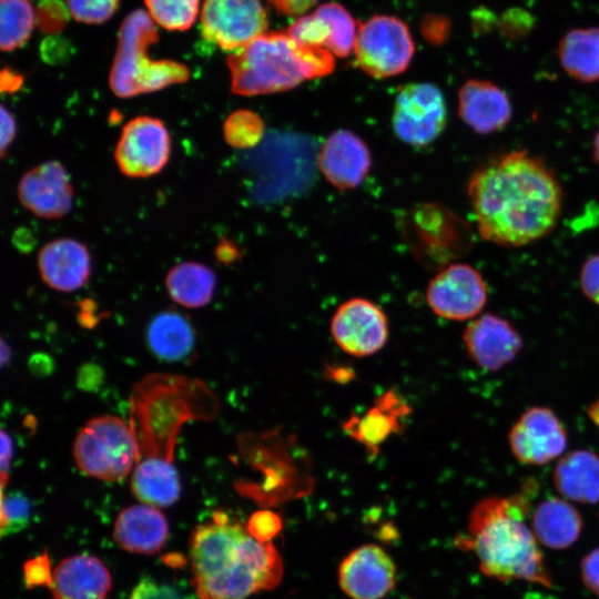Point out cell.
<instances>
[{
    "label": "cell",
    "instance_id": "cell-1",
    "mask_svg": "<svg viewBox=\"0 0 599 599\" xmlns=\"http://www.w3.org/2000/svg\"><path fill=\"white\" fill-rule=\"evenodd\" d=\"M467 192L480 236L502 246H521L546 236L562 207L555 173L526 151L509 152L477 169Z\"/></svg>",
    "mask_w": 599,
    "mask_h": 599
},
{
    "label": "cell",
    "instance_id": "cell-2",
    "mask_svg": "<svg viewBox=\"0 0 599 599\" xmlns=\"http://www.w3.org/2000/svg\"><path fill=\"white\" fill-rule=\"evenodd\" d=\"M190 560L199 599H247L274 589L284 572L273 542L257 540L223 511L195 528Z\"/></svg>",
    "mask_w": 599,
    "mask_h": 599
},
{
    "label": "cell",
    "instance_id": "cell-3",
    "mask_svg": "<svg viewBox=\"0 0 599 599\" xmlns=\"http://www.w3.org/2000/svg\"><path fill=\"white\" fill-rule=\"evenodd\" d=\"M530 510L524 493L508 497L489 496L470 511L468 534L458 546L475 552L480 571L499 581L521 579L551 588L538 541L525 518Z\"/></svg>",
    "mask_w": 599,
    "mask_h": 599
},
{
    "label": "cell",
    "instance_id": "cell-4",
    "mask_svg": "<svg viewBox=\"0 0 599 599\" xmlns=\"http://www.w3.org/2000/svg\"><path fill=\"white\" fill-rule=\"evenodd\" d=\"M216 412V398L201 380L167 374L145 376L134 385L130 397L136 461H173L182 425L192 419H212Z\"/></svg>",
    "mask_w": 599,
    "mask_h": 599
},
{
    "label": "cell",
    "instance_id": "cell-5",
    "mask_svg": "<svg viewBox=\"0 0 599 599\" xmlns=\"http://www.w3.org/2000/svg\"><path fill=\"white\" fill-rule=\"evenodd\" d=\"M226 64L232 92L253 97L325 77L334 70L335 60L326 48L300 44L286 32H265L232 52Z\"/></svg>",
    "mask_w": 599,
    "mask_h": 599
},
{
    "label": "cell",
    "instance_id": "cell-6",
    "mask_svg": "<svg viewBox=\"0 0 599 599\" xmlns=\"http://www.w3.org/2000/svg\"><path fill=\"white\" fill-rule=\"evenodd\" d=\"M159 39L153 19L135 10L122 22L109 83L120 98L162 90L190 79L189 68L173 60L150 59L146 49Z\"/></svg>",
    "mask_w": 599,
    "mask_h": 599
},
{
    "label": "cell",
    "instance_id": "cell-7",
    "mask_svg": "<svg viewBox=\"0 0 599 599\" xmlns=\"http://www.w3.org/2000/svg\"><path fill=\"white\" fill-rule=\"evenodd\" d=\"M397 224L416 261L428 270H443L473 246V233L466 221L437 203L400 211Z\"/></svg>",
    "mask_w": 599,
    "mask_h": 599
},
{
    "label": "cell",
    "instance_id": "cell-8",
    "mask_svg": "<svg viewBox=\"0 0 599 599\" xmlns=\"http://www.w3.org/2000/svg\"><path fill=\"white\" fill-rule=\"evenodd\" d=\"M73 456L88 476L108 481L126 477L138 459V444L130 425L112 415L90 419L78 433Z\"/></svg>",
    "mask_w": 599,
    "mask_h": 599
},
{
    "label": "cell",
    "instance_id": "cell-9",
    "mask_svg": "<svg viewBox=\"0 0 599 599\" xmlns=\"http://www.w3.org/2000/svg\"><path fill=\"white\" fill-rule=\"evenodd\" d=\"M354 51L356 62L365 73L384 79L408 68L415 44L404 21L376 14L358 26Z\"/></svg>",
    "mask_w": 599,
    "mask_h": 599
},
{
    "label": "cell",
    "instance_id": "cell-10",
    "mask_svg": "<svg viewBox=\"0 0 599 599\" xmlns=\"http://www.w3.org/2000/svg\"><path fill=\"white\" fill-rule=\"evenodd\" d=\"M447 108L443 92L426 82L409 83L398 92L393 128L396 135L413 146H426L445 129Z\"/></svg>",
    "mask_w": 599,
    "mask_h": 599
},
{
    "label": "cell",
    "instance_id": "cell-11",
    "mask_svg": "<svg viewBox=\"0 0 599 599\" xmlns=\"http://www.w3.org/2000/svg\"><path fill=\"white\" fill-rule=\"evenodd\" d=\"M267 12L261 0H205L201 11L203 37L234 52L265 33Z\"/></svg>",
    "mask_w": 599,
    "mask_h": 599
},
{
    "label": "cell",
    "instance_id": "cell-12",
    "mask_svg": "<svg viewBox=\"0 0 599 599\" xmlns=\"http://www.w3.org/2000/svg\"><path fill=\"white\" fill-rule=\"evenodd\" d=\"M171 154V138L158 118L140 115L122 129L114 151L120 171L130 177L152 176L166 165Z\"/></svg>",
    "mask_w": 599,
    "mask_h": 599
},
{
    "label": "cell",
    "instance_id": "cell-13",
    "mask_svg": "<svg viewBox=\"0 0 599 599\" xmlns=\"http://www.w3.org/2000/svg\"><path fill=\"white\" fill-rule=\"evenodd\" d=\"M426 300L432 311L446 319L466 321L478 315L487 302V285L473 266L454 263L429 282Z\"/></svg>",
    "mask_w": 599,
    "mask_h": 599
},
{
    "label": "cell",
    "instance_id": "cell-14",
    "mask_svg": "<svg viewBox=\"0 0 599 599\" xmlns=\"http://www.w3.org/2000/svg\"><path fill=\"white\" fill-rule=\"evenodd\" d=\"M508 444L518 461L542 466L564 455L568 436L562 422L551 408L532 406L511 426Z\"/></svg>",
    "mask_w": 599,
    "mask_h": 599
},
{
    "label": "cell",
    "instance_id": "cell-15",
    "mask_svg": "<svg viewBox=\"0 0 599 599\" xmlns=\"http://www.w3.org/2000/svg\"><path fill=\"white\" fill-rule=\"evenodd\" d=\"M331 333L345 353L365 357L384 347L388 338V323L376 304L356 297L337 308L331 321Z\"/></svg>",
    "mask_w": 599,
    "mask_h": 599
},
{
    "label": "cell",
    "instance_id": "cell-16",
    "mask_svg": "<svg viewBox=\"0 0 599 599\" xmlns=\"http://www.w3.org/2000/svg\"><path fill=\"white\" fill-rule=\"evenodd\" d=\"M396 582V566L378 545L365 544L341 561L338 583L351 599H383Z\"/></svg>",
    "mask_w": 599,
    "mask_h": 599
},
{
    "label": "cell",
    "instance_id": "cell-17",
    "mask_svg": "<svg viewBox=\"0 0 599 599\" xmlns=\"http://www.w3.org/2000/svg\"><path fill=\"white\" fill-rule=\"evenodd\" d=\"M463 341L469 358L488 372H497L511 363L524 346L517 328L491 313L473 319L464 331Z\"/></svg>",
    "mask_w": 599,
    "mask_h": 599
},
{
    "label": "cell",
    "instance_id": "cell-18",
    "mask_svg": "<svg viewBox=\"0 0 599 599\" xmlns=\"http://www.w3.org/2000/svg\"><path fill=\"white\" fill-rule=\"evenodd\" d=\"M20 203L41 219H59L70 212L73 187L64 166L58 161L43 162L26 172L18 184Z\"/></svg>",
    "mask_w": 599,
    "mask_h": 599
},
{
    "label": "cell",
    "instance_id": "cell-19",
    "mask_svg": "<svg viewBox=\"0 0 599 599\" xmlns=\"http://www.w3.org/2000/svg\"><path fill=\"white\" fill-rule=\"evenodd\" d=\"M318 164L326 180L339 190L358 186L366 177L372 158L365 142L348 130L333 132L324 142Z\"/></svg>",
    "mask_w": 599,
    "mask_h": 599
},
{
    "label": "cell",
    "instance_id": "cell-20",
    "mask_svg": "<svg viewBox=\"0 0 599 599\" xmlns=\"http://www.w3.org/2000/svg\"><path fill=\"white\" fill-rule=\"evenodd\" d=\"M512 108L507 93L488 80H467L458 92V114L475 132L490 134L510 121Z\"/></svg>",
    "mask_w": 599,
    "mask_h": 599
},
{
    "label": "cell",
    "instance_id": "cell-21",
    "mask_svg": "<svg viewBox=\"0 0 599 599\" xmlns=\"http://www.w3.org/2000/svg\"><path fill=\"white\" fill-rule=\"evenodd\" d=\"M38 267L48 286L60 292H73L89 280L91 255L80 241L55 238L39 251Z\"/></svg>",
    "mask_w": 599,
    "mask_h": 599
},
{
    "label": "cell",
    "instance_id": "cell-22",
    "mask_svg": "<svg viewBox=\"0 0 599 599\" xmlns=\"http://www.w3.org/2000/svg\"><path fill=\"white\" fill-rule=\"evenodd\" d=\"M111 585L104 564L95 556L80 554L55 567L49 588L54 599H105Z\"/></svg>",
    "mask_w": 599,
    "mask_h": 599
},
{
    "label": "cell",
    "instance_id": "cell-23",
    "mask_svg": "<svg viewBox=\"0 0 599 599\" xmlns=\"http://www.w3.org/2000/svg\"><path fill=\"white\" fill-rule=\"evenodd\" d=\"M169 531L165 516L156 507L142 504L126 507L118 515L113 537L130 552L153 555L163 548Z\"/></svg>",
    "mask_w": 599,
    "mask_h": 599
},
{
    "label": "cell",
    "instance_id": "cell-24",
    "mask_svg": "<svg viewBox=\"0 0 599 599\" xmlns=\"http://www.w3.org/2000/svg\"><path fill=\"white\" fill-rule=\"evenodd\" d=\"M409 414V406L394 390L382 395L362 416H353L344 430L366 450L375 455L379 446L402 428V420Z\"/></svg>",
    "mask_w": 599,
    "mask_h": 599
},
{
    "label": "cell",
    "instance_id": "cell-25",
    "mask_svg": "<svg viewBox=\"0 0 599 599\" xmlns=\"http://www.w3.org/2000/svg\"><path fill=\"white\" fill-rule=\"evenodd\" d=\"M552 481L566 499L580 504L599 502V455L588 449H577L560 457Z\"/></svg>",
    "mask_w": 599,
    "mask_h": 599
},
{
    "label": "cell",
    "instance_id": "cell-26",
    "mask_svg": "<svg viewBox=\"0 0 599 599\" xmlns=\"http://www.w3.org/2000/svg\"><path fill=\"white\" fill-rule=\"evenodd\" d=\"M532 532L539 544L551 549L571 547L582 531V518L577 508L565 499H544L531 517Z\"/></svg>",
    "mask_w": 599,
    "mask_h": 599
},
{
    "label": "cell",
    "instance_id": "cell-27",
    "mask_svg": "<svg viewBox=\"0 0 599 599\" xmlns=\"http://www.w3.org/2000/svg\"><path fill=\"white\" fill-rule=\"evenodd\" d=\"M131 488L140 501L156 508L173 505L181 494L180 477L173 461L162 459L138 460Z\"/></svg>",
    "mask_w": 599,
    "mask_h": 599
},
{
    "label": "cell",
    "instance_id": "cell-28",
    "mask_svg": "<svg viewBox=\"0 0 599 599\" xmlns=\"http://www.w3.org/2000/svg\"><path fill=\"white\" fill-rule=\"evenodd\" d=\"M558 58L572 79L591 83L599 80V28L569 30L559 41Z\"/></svg>",
    "mask_w": 599,
    "mask_h": 599
},
{
    "label": "cell",
    "instance_id": "cell-29",
    "mask_svg": "<svg viewBox=\"0 0 599 599\" xmlns=\"http://www.w3.org/2000/svg\"><path fill=\"white\" fill-rule=\"evenodd\" d=\"M216 285L214 272L197 262H183L172 267L165 278L170 297L185 307H201L213 297Z\"/></svg>",
    "mask_w": 599,
    "mask_h": 599
},
{
    "label": "cell",
    "instance_id": "cell-30",
    "mask_svg": "<svg viewBox=\"0 0 599 599\" xmlns=\"http://www.w3.org/2000/svg\"><path fill=\"white\" fill-rule=\"evenodd\" d=\"M146 339L151 351L161 359L180 361L194 346V332L190 323L180 314L164 312L150 323Z\"/></svg>",
    "mask_w": 599,
    "mask_h": 599
},
{
    "label": "cell",
    "instance_id": "cell-31",
    "mask_svg": "<svg viewBox=\"0 0 599 599\" xmlns=\"http://www.w3.org/2000/svg\"><path fill=\"white\" fill-rule=\"evenodd\" d=\"M0 47L12 51L30 37L34 12L28 0H0Z\"/></svg>",
    "mask_w": 599,
    "mask_h": 599
},
{
    "label": "cell",
    "instance_id": "cell-32",
    "mask_svg": "<svg viewBox=\"0 0 599 599\" xmlns=\"http://www.w3.org/2000/svg\"><path fill=\"white\" fill-rule=\"evenodd\" d=\"M315 12L321 16L328 26L329 40L326 49L335 57H347L355 47L357 35L354 18L337 2L324 3L319 6Z\"/></svg>",
    "mask_w": 599,
    "mask_h": 599
},
{
    "label": "cell",
    "instance_id": "cell-33",
    "mask_svg": "<svg viewBox=\"0 0 599 599\" xmlns=\"http://www.w3.org/2000/svg\"><path fill=\"white\" fill-rule=\"evenodd\" d=\"M148 13L166 30L184 31L195 21L200 0H144Z\"/></svg>",
    "mask_w": 599,
    "mask_h": 599
},
{
    "label": "cell",
    "instance_id": "cell-34",
    "mask_svg": "<svg viewBox=\"0 0 599 599\" xmlns=\"http://www.w3.org/2000/svg\"><path fill=\"white\" fill-rule=\"evenodd\" d=\"M265 125L261 116L251 110L232 112L223 124V135L229 145L236 149L255 146L263 138Z\"/></svg>",
    "mask_w": 599,
    "mask_h": 599
},
{
    "label": "cell",
    "instance_id": "cell-35",
    "mask_svg": "<svg viewBox=\"0 0 599 599\" xmlns=\"http://www.w3.org/2000/svg\"><path fill=\"white\" fill-rule=\"evenodd\" d=\"M286 33L297 43L309 47L326 48L329 40L328 26L315 11L298 17L287 28Z\"/></svg>",
    "mask_w": 599,
    "mask_h": 599
},
{
    "label": "cell",
    "instance_id": "cell-36",
    "mask_svg": "<svg viewBox=\"0 0 599 599\" xmlns=\"http://www.w3.org/2000/svg\"><path fill=\"white\" fill-rule=\"evenodd\" d=\"M31 507L28 499L18 493L2 497L1 534H13L27 527Z\"/></svg>",
    "mask_w": 599,
    "mask_h": 599
},
{
    "label": "cell",
    "instance_id": "cell-37",
    "mask_svg": "<svg viewBox=\"0 0 599 599\" xmlns=\"http://www.w3.org/2000/svg\"><path fill=\"white\" fill-rule=\"evenodd\" d=\"M119 0H67L71 16L79 22L98 24L109 20Z\"/></svg>",
    "mask_w": 599,
    "mask_h": 599
},
{
    "label": "cell",
    "instance_id": "cell-38",
    "mask_svg": "<svg viewBox=\"0 0 599 599\" xmlns=\"http://www.w3.org/2000/svg\"><path fill=\"white\" fill-rule=\"evenodd\" d=\"M246 528L257 540L268 542L280 532L282 520L272 510H257L248 519Z\"/></svg>",
    "mask_w": 599,
    "mask_h": 599
},
{
    "label": "cell",
    "instance_id": "cell-39",
    "mask_svg": "<svg viewBox=\"0 0 599 599\" xmlns=\"http://www.w3.org/2000/svg\"><path fill=\"white\" fill-rule=\"evenodd\" d=\"M51 566L47 554L28 560L23 566L26 586L31 589L40 586H50L52 580Z\"/></svg>",
    "mask_w": 599,
    "mask_h": 599
},
{
    "label": "cell",
    "instance_id": "cell-40",
    "mask_svg": "<svg viewBox=\"0 0 599 599\" xmlns=\"http://www.w3.org/2000/svg\"><path fill=\"white\" fill-rule=\"evenodd\" d=\"M579 282L585 296L599 305V254L590 256L583 263Z\"/></svg>",
    "mask_w": 599,
    "mask_h": 599
},
{
    "label": "cell",
    "instance_id": "cell-41",
    "mask_svg": "<svg viewBox=\"0 0 599 599\" xmlns=\"http://www.w3.org/2000/svg\"><path fill=\"white\" fill-rule=\"evenodd\" d=\"M422 34L433 45L443 44L450 33V21L444 16L427 14L420 23Z\"/></svg>",
    "mask_w": 599,
    "mask_h": 599
},
{
    "label": "cell",
    "instance_id": "cell-42",
    "mask_svg": "<svg viewBox=\"0 0 599 599\" xmlns=\"http://www.w3.org/2000/svg\"><path fill=\"white\" fill-rule=\"evenodd\" d=\"M531 17L518 10L507 12L501 19L502 33L510 39L520 38L531 29Z\"/></svg>",
    "mask_w": 599,
    "mask_h": 599
},
{
    "label": "cell",
    "instance_id": "cell-43",
    "mask_svg": "<svg viewBox=\"0 0 599 599\" xmlns=\"http://www.w3.org/2000/svg\"><path fill=\"white\" fill-rule=\"evenodd\" d=\"M130 599H179V597L170 587L143 579L133 588Z\"/></svg>",
    "mask_w": 599,
    "mask_h": 599
},
{
    "label": "cell",
    "instance_id": "cell-44",
    "mask_svg": "<svg viewBox=\"0 0 599 599\" xmlns=\"http://www.w3.org/2000/svg\"><path fill=\"white\" fill-rule=\"evenodd\" d=\"M580 571L585 586L599 596V547L589 551L581 559Z\"/></svg>",
    "mask_w": 599,
    "mask_h": 599
},
{
    "label": "cell",
    "instance_id": "cell-45",
    "mask_svg": "<svg viewBox=\"0 0 599 599\" xmlns=\"http://www.w3.org/2000/svg\"><path fill=\"white\" fill-rule=\"evenodd\" d=\"M319 0H267L278 14L302 16Z\"/></svg>",
    "mask_w": 599,
    "mask_h": 599
},
{
    "label": "cell",
    "instance_id": "cell-46",
    "mask_svg": "<svg viewBox=\"0 0 599 599\" xmlns=\"http://www.w3.org/2000/svg\"><path fill=\"white\" fill-rule=\"evenodd\" d=\"M17 133V123L12 113L3 105L1 106V154L4 156L6 150L12 143Z\"/></svg>",
    "mask_w": 599,
    "mask_h": 599
},
{
    "label": "cell",
    "instance_id": "cell-47",
    "mask_svg": "<svg viewBox=\"0 0 599 599\" xmlns=\"http://www.w3.org/2000/svg\"><path fill=\"white\" fill-rule=\"evenodd\" d=\"M103 374L100 367L93 364L82 366L78 375V385L85 390L97 388L102 382Z\"/></svg>",
    "mask_w": 599,
    "mask_h": 599
},
{
    "label": "cell",
    "instance_id": "cell-48",
    "mask_svg": "<svg viewBox=\"0 0 599 599\" xmlns=\"http://www.w3.org/2000/svg\"><path fill=\"white\" fill-rule=\"evenodd\" d=\"M12 440L10 436L1 430V474H2V486H4L7 479V471L10 467V461L12 458Z\"/></svg>",
    "mask_w": 599,
    "mask_h": 599
},
{
    "label": "cell",
    "instance_id": "cell-49",
    "mask_svg": "<svg viewBox=\"0 0 599 599\" xmlns=\"http://www.w3.org/2000/svg\"><path fill=\"white\" fill-rule=\"evenodd\" d=\"M23 82L22 75L19 73L4 68L1 72V91L2 92H16L18 91Z\"/></svg>",
    "mask_w": 599,
    "mask_h": 599
},
{
    "label": "cell",
    "instance_id": "cell-50",
    "mask_svg": "<svg viewBox=\"0 0 599 599\" xmlns=\"http://www.w3.org/2000/svg\"><path fill=\"white\" fill-rule=\"evenodd\" d=\"M215 256L223 263H230L238 256V251L231 242L223 238L216 246Z\"/></svg>",
    "mask_w": 599,
    "mask_h": 599
},
{
    "label": "cell",
    "instance_id": "cell-51",
    "mask_svg": "<svg viewBox=\"0 0 599 599\" xmlns=\"http://www.w3.org/2000/svg\"><path fill=\"white\" fill-rule=\"evenodd\" d=\"M587 415L590 420L599 427V398L589 405L587 408Z\"/></svg>",
    "mask_w": 599,
    "mask_h": 599
},
{
    "label": "cell",
    "instance_id": "cell-52",
    "mask_svg": "<svg viewBox=\"0 0 599 599\" xmlns=\"http://www.w3.org/2000/svg\"><path fill=\"white\" fill-rule=\"evenodd\" d=\"M592 156L593 161L599 165V130L597 131L593 139Z\"/></svg>",
    "mask_w": 599,
    "mask_h": 599
},
{
    "label": "cell",
    "instance_id": "cell-53",
    "mask_svg": "<svg viewBox=\"0 0 599 599\" xmlns=\"http://www.w3.org/2000/svg\"><path fill=\"white\" fill-rule=\"evenodd\" d=\"M10 358V349L6 344V341H1V364L4 365Z\"/></svg>",
    "mask_w": 599,
    "mask_h": 599
}]
</instances>
